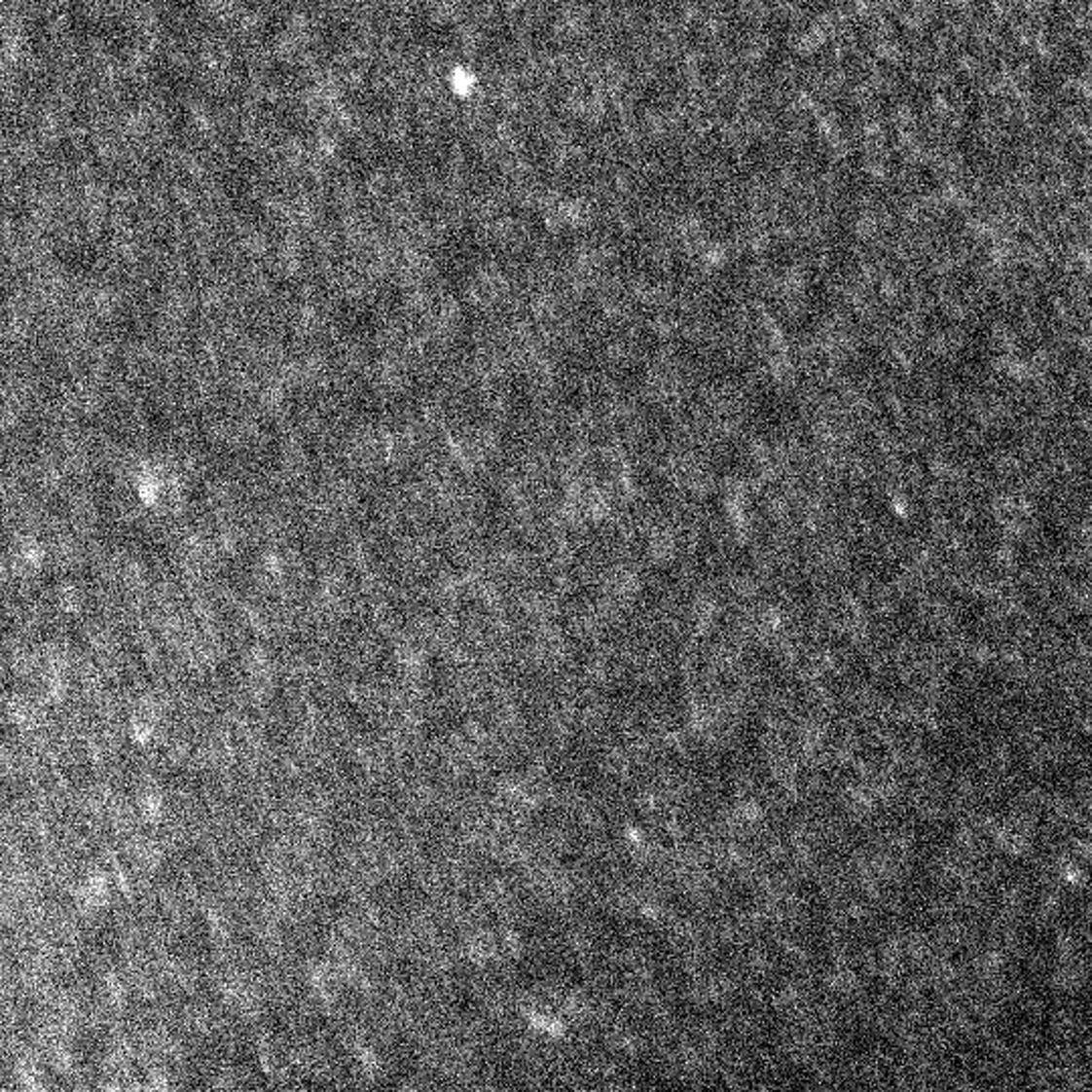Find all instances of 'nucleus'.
I'll list each match as a JSON object with an SVG mask.
<instances>
[{
	"label": "nucleus",
	"instance_id": "nucleus-4",
	"mask_svg": "<svg viewBox=\"0 0 1092 1092\" xmlns=\"http://www.w3.org/2000/svg\"><path fill=\"white\" fill-rule=\"evenodd\" d=\"M61 773H63L65 783L73 789H88L95 779L93 765L84 755L67 757V761L61 767Z\"/></svg>",
	"mask_w": 1092,
	"mask_h": 1092
},
{
	"label": "nucleus",
	"instance_id": "nucleus-5",
	"mask_svg": "<svg viewBox=\"0 0 1092 1092\" xmlns=\"http://www.w3.org/2000/svg\"><path fill=\"white\" fill-rule=\"evenodd\" d=\"M348 896L345 894H328L320 900L318 915L324 921H341L348 913Z\"/></svg>",
	"mask_w": 1092,
	"mask_h": 1092
},
{
	"label": "nucleus",
	"instance_id": "nucleus-3",
	"mask_svg": "<svg viewBox=\"0 0 1092 1092\" xmlns=\"http://www.w3.org/2000/svg\"><path fill=\"white\" fill-rule=\"evenodd\" d=\"M86 945L90 955L101 961V964H114V961L122 955L118 928L110 921L95 923L86 934Z\"/></svg>",
	"mask_w": 1092,
	"mask_h": 1092
},
{
	"label": "nucleus",
	"instance_id": "nucleus-2",
	"mask_svg": "<svg viewBox=\"0 0 1092 1092\" xmlns=\"http://www.w3.org/2000/svg\"><path fill=\"white\" fill-rule=\"evenodd\" d=\"M108 1052H110V1036L97 1028L82 1030L80 1034H75L71 1042V1056L82 1066V1069H95L97 1064L106 1060Z\"/></svg>",
	"mask_w": 1092,
	"mask_h": 1092
},
{
	"label": "nucleus",
	"instance_id": "nucleus-1",
	"mask_svg": "<svg viewBox=\"0 0 1092 1092\" xmlns=\"http://www.w3.org/2000/svg\"><path fill=\"white\" fill-rule=\"evenodd\" d=\"M172 951L180 961L187 964H206L213 955V941L209 925L202 917H193L187 921L176 934Z\"/></svg>",
	"mask_w": 1092,
	"mask_h": 1092
}]
</instances>
